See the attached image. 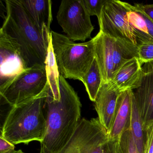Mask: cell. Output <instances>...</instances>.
<instances>
[{"label":"cell","mask_w":153,"mask_h":153,"mask_svg":"<svg viewBox=\"0 0 153 153\" xmlns=\"http://www.w3.org/2000/svg\"><path fill=\"white\" fill-rule=\"evenodd\" d=\"M81 104L76 91L60 74L49 83L45 102L46 130L40 153H59L67 145L80 121Z\"/></svg>","instance_id":"6da1fadb"},{"label":"cell","mask_w":153,"mask_h":153,"mask_svg":"<svg viewBox=\"0 0 153 153\" xmlns=\"http://www.w3.org/2000/svg\"><path fill=\"white\" fill-rule=\"evenodd\" d=\"M5 2L6 15L0 37L16 50L26 69L45 67L51 33H44L36 26L20 0H7Z\"/></svg>","instance_id":"7a4b0ae2"},{"label":"cell","mask_w":153,"mask_h":153,"mask_svg":"<svg viewBox=\"0 0 153 153\" xmlns=\"http://www.w3.org/2000/svg\"><path fill=\"white\" fill-rule=\"evenodd\" d=\"M47 88L38 95L11 106L1 135L15 145L42 142L46 130L45 102Z\"/></svg>","instance_id":"3957f363"},{"label":"cell","mask_w":153,"mask_h":153,"mask_svg":"<svg viewBox=\"0 0 153 153\" xmlns=\"http://www.w3.org/2000/svg\"><path fill=\"white\" fill-rule=\"evenodd\" d=\"M51 41L59 73L65 79L84 83L95 58V39L76 43L67 36L51 31Z\"/></svg>","instance_id":"277c9868"},{"label":"cell","mask_w":153,"mask_h":153,"mask_svg":"<svg viewBox=\"0 0 153 153\" xmlns=\"http://www.w3.org/2000/svg\"><path fill=\"white\" fill-rule=\"evenodd\" d=\"M131 4L107 0L98 19L100 31L121 44L138 51L133 29L126 18Z\"/></svg>","instance_id":"5b68a950"},{"label":"cell","mask_w":153,"mask_h":153,"mask_svg":"<svg viewBox=\"0 0 153 153\" xmlns=\"http://www.w3.org/2000/svg\"><path fill=\"white\" fill-rule=\"evenodd\" d=\"M48 82L46 66L26 69L0 89L1 98L14 106L40 94L46 88Z\"/></svg>","instance_id":"8992f818"},{"label":"cell","mask_w":153,"mask_h":153,"mask_svg":"<svg viewBox=\"0 0 153 153\" xmlns=\"http://www.w3.org/2000/svg\"><path fill=\"white\" fill-rule=\"evenodd\" d=\"M108 132L98 118L80 120L72 137L59 153H104Z\"/></svg>","instance_id":"52a82bcc"},{"label":"cell","mask_w":153,"mask_h":153,"mask_svg":"<svg viewBox=\"0 0 153 153\" xmlns=\"http://www.w3.org/2000/svg\"><path fill=\"white\" fill-rule=\"evenodd\" d=\"M57 19L67 37L73 42H85L91 38L94 27L82 0L62 1Z\"/></svg>","instance_id":"ba28073f"},{"label":"cell","mask_w":153,"mask_h":153,"mask_svg":"<svg viewBox=\"0 0 153 153\" xmlns=\"http://www.w3.org/2000/svg\"><path fill=\"white\" fill-rule=\"evenodd\" d=\"M120 93L110 83L103 82L94 102L98 119L108 133L112 124Z\"/></svg>","instance_id":"9c48e42d"},{"label":"cell","mask_w":153,"mask_h":153,"mask_svg":"<svg viewBox=\"0 0 153 153\" xmlns=\"http://www.w3.org/2000/svg\"><path fill=\"white\" fill-rule=\"evenodd\" d=\"M133 91L145 130L153 124V69L144 71L140 85Z\"/></svg>","instance_id":"30bf717a"},{"label":"cell","mask_w":153,"mask_h":153,"mask_svg":"<svg viewBox=\"0 0 153 153\" xmlns=\"http://www.w3.org/2000/svg\"><path fill=\"white\" fill-rule=\"evenodd\" d=\"M0 89H1L26 68L22 59L16 50L2 37H0Z\"/></svg>","instance_id":"8fae6325"},{"label":"cell","mask_w":153,"mask_h":153,"mask_svg":"<svg viewBox=\"0 0 153 153\" xmlns=\"http://www.w3.org/2000/svg\"><path fill=\"white\" fill-rule=\"evenodd\" d=\"M142 65L137 57L129 60L114 73L109 83L120 92L136 89L140 85L144 74Z\"/></svg>","instance_id":"7c38bea8"},{"label":"cell","mask_w":153,"mask_h":153,"mask_svg":"<svg viewBox=\"0 0 153 153\" xmlns=\"http://www.w3.org/2000/svg\"><path fill=\"white\" fill-rule=\"evenodd\" d=\"M94 37L95 59L102 75L103 82L109 83L112 79L114 71V40L100 31Z\"/></svg>","instance_id":"4fadbf2b"},{"label":"cell","mask_w":153,"mask_h":153,"mask_svg":"<svg viewBox=\"0 0 153 153\" xmlns=\"http://www.w3.org/2000/svg\"><path fill=\"white\" fill-rule=\"evenodd\" d=\"M133 94V90H131L121 92L112 124L108 133L110 140H117L123 132L130 128Z\"/></svg>","instance_id":"5bb4252c"},{"label":"cell","mask_w":153,"mask_h":153,"mask_svg":"<svg viewBox=\"0 0 153 153\" xmlns=\"http://www.w3.org/2000/svg\"><path fill=\"white\" fill-rule=\"evenodd\" d=\"M20 2L36 26L50 34L52 22V3L51 0H20Z\"/></svg>","instance_id":"9a60e30c"},{"label":"cell","mask_w":153,"mask_h":153,"mask_svg":"<svg viewBox=\"0 0 153 153\" xmlns=\"http://www.w3.org/2000/svg\"><path fill=\"white\" fill-rule=\"evenodd\" d=\"M127 21L131 26L138 46L144 43L153 42L142 16L131 5L126 16Z\"/></svg>","instance_id":"2e32d148"},{"label":"cell","mask_w":153,"mask_h":153,"mask_svg":"<svg viewBox=\"0 0 153 153\" xmlns=\"http://www.w3.org/2000/svg\"><path fill=\"white\" fill-rule=\"evenodd\" d=\"M130 129L139 152L144 153L146 131L143 126L139 111L134 98V94L132 97Z\"/></svg>","instance_id":"e0dca14e"},{"label":"cell","mask_w":153,"mask_h":153,"mask_svg":"<svg viewBox=\"0 0 153 153\" xmlns=\"http://www.w3.org/2000/svg\"><path fill=\"white\" fill-rule=\"evenodd\" d=\"M103 83L102 78L96 59L94 62L85 77V85L89 99L94 102Z\"/></svg>","instance_id":"ac0fdd59"},{"label":"cell","mask_w":153,"mask_h":153,"mask_svg":"<svg viewBox=\"0 0 153 153\" xmlns=\"http://www.w3.org/2000/svg\"><path fill=\"white\" fill-rule=\"evenodd\" d=\"M135 57L138 58L137 51L121 44L120 42L114 40L113 48L114 74L125 62Z\"/></svg>","instance_id":"d6986e66"},{"label":"cell","mask_w":153,"mask_h":153,"mask_svg":"<svg viewBox=\"0 0 153 153\" xmlns=\"http://www.w3.org/2000/svg\"><path fill=\"white\" fill-rule=\"evenodd\" d=\"M123 153H139L133 139L130 128L125 131L118 140Z\"/></svg>","instance_id":"ffe728a7"},{"label":"cell","mask_w":153,"mask_h":153,"mask_svg":"<svg viewBox=\"0 0 153 153\" xmlns=\"http://www.w3.org/2000/svg\"><path fill=\"white\" fill-rule=\"evenodd\" d=\"M107 1V0H82V3L89 16H96L98 19Z\"/></svg>","instance_id":"44dd1931"},{"label":"cell","mask_w":153,"mask_h":153,"mask_svg":"<svg viewBox=\"0 0 153 153\" xmlns=\"http://www.w3.org/2000/svg\"><path fill=\"white\" fill-rule=\"evenodd\" d=\"M138 58L142 64L153 62V42L144 43L138 46Z\"/></svg>","instance_id":"7402d4cb"},{"label":"cell","mask_w":153,"mask_h":153,"mask_svg":"<svg viewBox=\"0 0 153 153\" xmlns=\"http://www.w3.org/2000/svg\"><path fill=\"white\" fill-rule=\"evenodd\" d=\"M144 153H153V124L146 130Z\"/></svg>","instance_id":"603a6c76"},{"label":"cell","mask_w":153,"mask_h":153,"mask_svg":"<svg viewBox=\"0 0 153 153\" xmlns=\"http://www.w3.org/2000/svg\"><path fill=\"white\" fill-rule=\"evenodd\" d=\"M15 151V145L0 136V153H11Z\"/></svg>","instance_id":"cb8c5ba5"},{"label":"cell","mask_w":153,"mask_h":153,"mask_svg":"<svg viewBox=\"0 0 153 153\" xmlns=\"http://www.w3.org/2000/svg\"><path fill=\"white\" fill-rule=\"evenodd\" d=\"M134 7L136 10L142 16L143 19L145 20L149 33L150 36L153 39V21L142 11V10L139 7L138 4H135Z\"/></svg>","instance_id":"d4e9b609"},{"label":"cell","mask_w":153,"mask_h":153,"mask_svg":"<svg viewBox=\"0 0 153 153\" xmlns=\"http://www.w3.org/2000/svg\"><path fill=\"white\" fill-rule=\"evenodd\" d=\"M138 5L142 11L153 21V4L148 5L138 4Z\"/></svg>","instance_id":"484cf974"},{"label":"cell","mask_w":153,"mask_h":153,"mask_svg":"<svg viewBox=\"0 0 153 153\" xmlns=\"http://www.w3.org/2000/svg\"><path fill=\"white\" fill-rule=\"evenodd\" d=\"M117 140H109L106 145L104 153H115V146Z\"/></svg>","instance_id":"4316f807"},{"label":"cell","mask_w":153,"mask_h":153,"mask_svg":"<svg viewBox=\"0 0 153 153\" xmlns=\"http://www.w3.org/2000/svg\"><path fill=\"white\" fill-rule=\"evenodd\" d=\"M115 153H123L120 147L119 143H118V140H117L116 146H115Z\"/></svg>","instance_id":"83f0119b"},{"label":"cell","mask_w":153,"mask_h":153,"mask_svg":"<svg viewBox=\"0 0 153 153\" xmlns=\"http://www.w3.org/2000/svg\"><path fill=\"white\" fill-rule=\"evenodd\" d=\"M11 153H24L23 151L21 150H15L14 152Z\"/></svg>","instance_id":"f1b7e54d"},{"label":"cell","mask_w":153,"mask_h":153,"mask_svg":"<svg viewBox=\"0 0 153 153\" xmlns=\"http://www.w3.org/2000/svg\"><path fill=\"white\" fill-rule=\"evenodd\" d=\"M152 63L153 64V62H152Z\"/></svg>","instance_id":"f546056e"}]
</instances>
